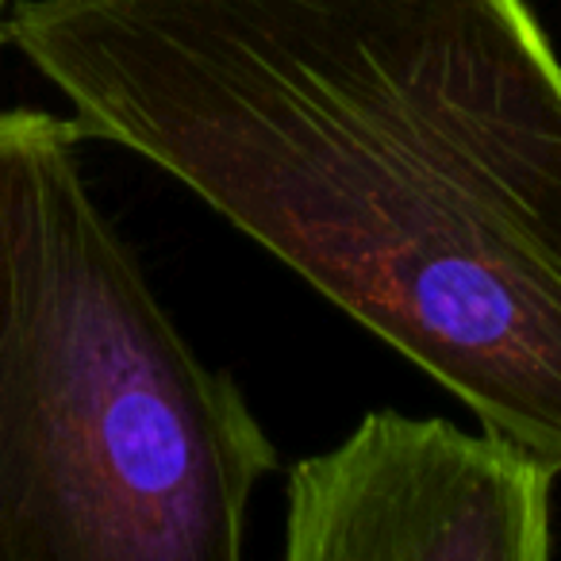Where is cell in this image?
Returning a JSON list of instances; mask_svg holds the SVG:
<instances>
[{
    "label": "cell",
    "instance_id": "cell-2",
    "mask_svg": "<svg viewBox=\"0 0 561 561\" xmlns=\"http://www.w3.org/2000/svg\"><path fill=\"white\" fill-rule=\"evenodd\" d=\"M81 135L0 112V561H234L277 450L101 211Z\"/></svg>",
    "mask_w": 561,
    "mask_h": 561
},
{
    "label": "cell",
    "instance_id": "cell-3",
    "mask_svg": "<svg viewBox=\"0 0 561 561\" xmlns=\"http://www.w3.org/2000/svg\"><path fill=\"white\" fill-rule=\"evenodd\" d=\"M561 466L484 427L377 408L285 481L289 561H542Z\"/></svg>",
    "mask_w": 561,
    "mask_h": 561
},
{
    "label": "cell",
    "instance_id": "cell-1",
    "mask_svg": "<svg viewBox=\"0 0 561 561\" xmlns=\"http://www.w3.org/2000/svg\"><path fill=\"white\" fill-rule=\"evenodd\" d=\"M9 39L81 131L561 466V58L527 0H20Z\"/></svg>",
    "mask_w": 561,
    "mask_h": 561
},
{
    "label": "cell",
    "instance_id": "cell-4",
    "mask_svg": "<svg viewBox=\"0 0 561 561\" xmlns=\"http://www.w3.org/2000/svg\"><path fill=\"white\" fill-rule=\"evenodd\" d=\"M9 39V16H4V0H0V47Z\"/></svg>",
    "mask_w": 561,
    "mask_h": 561
}]
</instances>
